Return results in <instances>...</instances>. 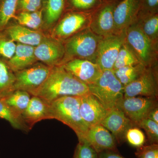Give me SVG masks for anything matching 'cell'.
I'll return each instance as SVG.
<instances>
[{
	"mask_svg": "<svg viewBox=\"0 0 158 158\" xmlns=\"http://www.w3.org/2000/svg\"><path fill=\"white\" fill-rule=\"evenodd\" d=\"M89 93L88 85L79 81L62 65L52 67L44 82L32 93L50 103L64 96H82Z\"/></svg>",
	"mask_w": 158,
	"mask_h": 158,
	"instance_id": "1",
	"label": "cell"
},
{
	"mask_svg": "<svg viewBox=\"0 0 158 158\" xmlns=\"http://www.w3.org/2000/svg\"><path fill=\"white\" fill-rule=\"evenodd\" d=\"M80 97H62L50 103L51 118L69 127L76 134L79 142L85 140L89 129L80 114Z\"/></svg>",
	"mask_w": 158,
	"mask_h": 158,
	"instance_id": "2",
	"label": "cell"
},
{
	"mask_svg": "<svg viewBox=\"0 0 158 158\" xmlns=\"http://www.w3.org/2000/svg\"><path fill=\"white\" fill-rule=\"evenodd\" d=\"M102 37L89 27L84 29L63 42L65 55L62 64L74 59H83L95 63L99 44Z\"/></svg>",
	"mask_w": 158,
	"mask_h": 158,
	"instance_id": "3",
	"label": "cell"
},
{
	"mask_svg": "<svg viewBox=\"0 0 158 158\" xmlns=\"http://www.w3.org/2000/svg\"><path fill=\"white\" fill-rule=\"evenodd\" d=\"M88 87L89 93L109 111L116 107L117 103L124 95V86L116 78L113 70L103 71L101 77Z\"/></svg>",
	"mask_w": 158,
	"mask_h": 158,
	"instance_id": "4",
	"label": "cell"
},
{
	"mask_svg": "<svg viewBox=\"0 0 158 158\" xmlns=\"http://www.w3.org/2000/svg\"><path fill=\"white\" fill-rule=\"evenodd\" d=\"M125 40L145 67L158 65V44L152 42L134 22L125 31Z\"/></svg>",
	"mask_w": 158,
	"mask_h": 158,
	"instance_id": "5",
	"label": "cell"
},
{
	"mask_svg": "<svg viewBox=\"0 0 158 158\" xmlns=\"http://www.w3.org/2000/svg\"><path fill=\"white\" fill-rule=\"evenodd\" d=\"M91 12L65 11L49 35L63 43L90 25Z\"/></svg>",
	"mask_w": 158,
	"mask_h": 158,
	"instance_id": "6",
	"label": "cell"
},
{
	"mask_svg": "<svg viewBox=\"0 0 158 158\" xmlns=\"http://www.w3.org/2000/svg\"><path fill=\"white\" fill-rule=\"evenodd\" d=\"M52 67L38 62L28 68L14 73L15 79L13 91L24 90L31 95L45 81Z\"/></svg>",
	"mask_w": 158,
	"mask_h": 158,
	"instance_id": "7",
	"label": "cell"
},
{
	"mask_svg": "<svg viewBox=\"0 0 158 158\" xmlns=\"http://www.w3.org/2000/svg\"><path fill=\"white\" fill-rule=\"evenodd\" d=\"M120 0H106L91 12L89 28L104 37L115 34L114 11Z\"/></svg>",
	"mask_w": 158,
	"mask_h": 158,
	"instance_id": "8",
	"label": "cell"
},
{
	"mask_svg": "<svg viewBox=\"0 0 158 158\" xmlns=\"http://www.w3.org/2000/svg\"><path fill=\"white\" fill-rule=\"evenodd\" d=\"M136 96L158 99V65L146 67L138 79L124 87L123 97Z\"/></svg>",
	"mask_w": 158,
	"mask_h": 158,
	"instance_id": "9",
	"label": "cell"
},
{
	"mask_svg": "<svg viewBox=\"0 0 158 158\" xmlns=\"http://www.w3.org/2000/svg\"><path fill=\"white\" fill-rule=\"evenodd\" d=\"M158 99L142 96L123 98L116 107L121 110L137 127L138 123L147 118L150 111L158 106Z\"/></svg>",
	"mask_w": 158,
	"mask_h": 158,
	"instance_id": "10",
	"label": "cell"
},
{
	"mask_svg": "<svg viewBox=\"0 0 158 158\" xmlns=\"http://www.w3.org/2000/svg\"><path fill=\"white\" fill-rule=\"evenodd\" d=\"M125 37V31L102 38L98 44L95 58V63L102 70H113L119 49Z\"/></svg>",
	"mask_w": 158,
	"mask_h": 158,
	"instance_id": "11",
	"label": "cell"
},
{
	"mask_svg": "<svg viewBox=\"0 0 158 158\" xmlns=\"http://www.w3.org/2000/svg\"><path fill=\"white\" fill-rule=\"evenodd\" d=\"M34 54L38 62L50 67L61 65L65 55L64 45L63 43L47 35L35 47Z\"/></svg>",
	"mask_w": 158,
	"mask_h": 158,
	"instance_id": "12",
	"label": "cell"
},
{
	"mask_svg": "<svg viewBox=\"0 0 158 158\" xmlns=\"http://www.w3.org/2000/svg\"><path fill=\"white\" fill-rule=\"evenodd\" d=\"M62 65L76 78L88 86L96 81L103 72L96 63L86 59H72Z\"/></svg>",
	"mask_w": 158,
	"mask_h": 158,
	"instance_id": "13",
	"label": "cell"
},
{
	"mask_svg": "<svg viewBox=\"0 0 158 158\" xmlns=\"http://www.w3.org/2000/svg\"><path fill=\"white\" fill-rule=\"evenodd\" d=\"M80 114L89 128L101 124L109 113L107 110L91 94L80 97Z\"/></svg>",
	"mask_w": 158,
	"mask_h": 158,
	"instance_id": "14",
	"label": "cell"
},
{
	"mask_svg": "<svg viewBox=\"0 0 158 158\" xmlns=\"http://www.w3.org/2000/svg\"><path fill=\"white\" fill-rule=\"evenodd\" d=\"M140 8V0H120L114 11L115 34L126 31L135 20Z\"/></svg>",
	"mask_w": 158,
	"mask_h": 158,
	"instance_id": "15",
	"label": "cell"
},
{
	"mask_svg": "<svg viewBox=\"0 0 158 158\" xmlns=\"http://www.w3.org/2000/svg\"><path fill=\"white\" fill-rule=\"evenodd\" d=\"M101 124L110 131L118 143L126 141L128 130L136 126L122 111L116 107L109 111Z\"/></svg>",
	"mask_w": 158,
	"mask_h": 158,
	"instance_id": "16",
	"label": "cell"
},
{
	"mask_svg": "<svg viewBox=\"0 0 158 158\" xmlns=\"http://www.w3.org/2000/svg\"><path fill=\"white\" fill-rule=\"evenodd\" d=\"M2 31L16 43L34 47L39 44L48 35L42 31L32 30L11 21Z\"/></svg>",
	"mask_w": 158,
	"mask_h": 158,
	"instance_id": "17",
	"label": "cell"
},
{
	"mask_svg": "<svg viewBox=\"0 0 158 158\" xmlns=\"http://www.w3.org/2000/svg\"><path fill=\"white\" fill-rule=\"evenodd\" d=\"M83 141L88 142L98 153L104 151L116 150L117 141L116 139L110 131L101 124L89 128Z\"/></svg>",
	"mask_w": 158,
	"mask_h": 158,
	"instance_id": "18",
	"label": "cell"
},
{
	"mask_svg": "<svg viewBox=\"0 0 158 158\" xmlns=\"http://www.w3.org/2000/svg\"><path fill=\"white\" fill-rule=\"evenodd\" d=\"M22 116L26 124L31 130L39 122L52 119L50 104L39 97L32 96Z\"/></svg>",
	"mask_w": 158,
	"mask_h": 158,
	"instance_id": "19",
	"label": "cell"
},
{
	"mask_svg": "<svg viewBox=\"0 0 158 158\" xmlns=\"http://www.w3.org/2000/svg\"><path fill=\"white\" fill-rule=\"evenodd\" d=\"M65 0H43L42 31L49 35L65 10Z\"/></svg>",
	"mask_w": 158,
	"mask_h": 158,
	"instance_id": "20",
	"label": "cell"
},
{
	"mask_svg": "<svg viewBox=\"0 0 158 158\" xmlns=\"http://www.w3.org/2000/svg\"><path fill=\"white\" fill-rule=\"evenodd\" d=\"M16 44L14 55L10 59L5 60L14 73L28 68L38 62L34 54L35 47Z\"/></svg>",
	"mask_w": 158,
	"mask_h": 158,
	"instance_id": "21",
	"label": "cell"
},
{
	"mask_svg": "<svg viewBox=\"0 0 158 158\" xmlns=\"http://www.w3.org/2000/svg\"><path fill=\"white\" fill-rule=\"evenodd\" d=\"M134 22L151 41L158 44V13L138 14Z\"/></svg>",
	"mask_w": 158,
	"mask_h": 158,
	"instance_id": "22",
	"label": "cell"
},
{
	"mask_svg": "<svg viewBox=\"0 0 158 158\" xmlns=\"http://www.w3.org/2000/svg\"><path fill=\"white\" fill-rule=\"evenodd\" d=\"M0 118L8 121L15 129L26 132L31 130L25 122L22 116L12 110L2 98H0Z\"/></svg>",
	"mask_w": 158,
	"mask_h": 158,
	"instance_id": "23",
	"label": "cell"
},
{
	"mask_svg": "<svg viewBox=\"0 0 158 158\" xmlns=\"http://www.w3.org/2000/svg\"><path fill=\"white\" fill-rule=\"evenodd\" d=\"M14 73L4 59L0 58V98H4L13 91L15 81Z\"/></svg>",
	"mask_w": 158,
	"mask_h": 158,
	"instance_id": "24",
	"label": "cell"
},
{
	"mask_svg": "<svg viewBox=\"0 0 158 158\" xmlns=\"http://www.w3.org/2000/svg\"><path fill=\"white\" fill-rule=\"evenodd\" d=\"M13 20H15L16 23L20 25L35 31H42L43 16L41 9L32 12H19L16 14Z\"/></svg>",
	"mask_w": 158,
	"mask_h": 158,
	"instance_id": "25",
	"label": "cell"
},
{
	"mask_svg": "<svg viewBox=\"0 0 158 158\" xmlns=\"http://www.w3.org/2000/svg\"><path fill=\"white\" fill-rule=\"evenodd\" d=\"M32 95L27 91L15 90L3 98L9 106L22 116L28 106Z\"/></svg>",
	"mask_w": 158,
	"mask_h": 158,
	"instance_id": "26",
	"label": "cell"
},
{
	"mask_svg": "<svg viewBox=\"0 0 158 158\" xmlns=\"http://www.w3.org/2000/svg\"><path fill=\"white\" fill-rule=\"evenodd\" d=\"M146 68L143 64L139 63L113 70L116 78L124 87L138 79Z\"/></svg>",
	"mask_w": 158,
	"mask_h": 158,
	"instance_id": "27",
	"label": "cell"
},
{
	"mask_svg": "<svg viewBox=\"0 0 158 158\" xmlns=\"http://www.w3.org/2000/svg\"><path fill=\"white\" fill-rule=\"evenodd\" d=\"M139 63H141L135 54L125 40L119 49L113 70L125 66L137 65Z\"/></svg>",
	"mask_w": 158,
	"mask_h": 158,
	"instance_id": "28",
	"label": "cell"
},
{
	"mask_svg": "<svg viewBox=\"0 0 158 158\" xmlns=\"http://www.w3.org/2000/svg\"><path fill=\"white\" fill-rule=\"evenodd\" d=\"M19 0H0V31L14 19Z\"/></svg>",
	"mask_w": 158,
	"mask_h": 158,
	"instance_id": "29",
	"label": "cell"
},
{
	"mask_svg": "<svg viewBox=\"0 0 158 158\" xmlns=\"http://www.w3.org/2000/svg\"><path fill=\"white\" fill-rule=\"evenodd\" d=\"M102 2V0H65V11L92 12Z\"/></svg>",
	"mask_w": 158,
	"mask_h": 158,
	"instance_id": "30",
	"label": "cell"
},
{
	"mask_svg": "<svg viewBox=\"0 0 158 158\" xmlns=\"http://www.w3.org/2000/svg\"><path fill=\"white\" fill-rule=\"evenodd\" d=\"M137 127L145 131L150 144H158V123L146 118L140 122Z\"/></svg>",
	"mask_w": 158,
	"mask_h": 158,
	"instance_id": "31",
	"label": "cell"
},
{
	"mask_svg": "<svg viewBox=\"0 0 158 158\" xmlns=\"http://www.w3.org/2000/svg\"><path fill=\"white\" fill-rule=\"evenodd\" d=\"M16 46V43L0 31V58L4 60L10 59L14 55Z\"/></svg>",
	"mask_w": 158,
	"mask_h": 158,
	"instance_id": "32",
	"label": "cell"
},
{
	"mask_svg": "<svg viewBox=\"0 0 158 158\" xmlns=\"http://www.w3.org/2000/svg\"><path fill=\"white\" fill-rule=\"evenodd\" d=\"M125 140L130 145L138 148L144 145L145 136L140 128L134 126L128 130Z\"/></svg>",
	"mask_w": 158,
	"mask_h": 158,
	"instance_id": "33",
	"label": "cell"
},
{
	"mask_svg": "<svg viewBox=\"0 0 158 158\" xmlns=\"http://www.w3.org/2000/svg\"><path fill=\"white\" fill-rule=\"evenodd\" d=\"M74 158H98V153L86 141L79 142Z\"/></svg>",
	"mask_w": 158,
	"mask_h": 158,
	"instance_id": "34",
	"label": "cell"
},
{
	"mask_svg": "<svg viewBox=\"0 0 158 158\" xmlns=\"http://www.w3.org/2000/svg\"><path fill=\"white\" fill-rule=\"evenodd\" d=\"M43 0H19L16 13L39 11L42 8Z\"/></svg>",
	"mask_w": 158,
	"mask_h": 158,
	"instance_id": "35",
	"label": "cell"
},
{
	"mask_svg": "<svg viewBox=\"0 0 158 158\" xmlns=\"http://www.w3.org/2000/svg\"><path fill=\"white\" fill-rule=\"evenodd\" d=\"M158 13V0H140V8L138 14Z\"/></svg>",
	"mask_w": 158,
	"mask_h": 158,
	"instance_id": "36",
	"label": "cell"
},
{
	"mask_svg": "<svg viewBox=\"0 0 158 158\" xmlns=\"http://www.w3.org/2000/svg\"><path fill=\"white\" fill-rule=\"evenodd\" d=\"M138 158H158V144L143 145L136 152Z\"/></svg>",
	"mask_w": 158,
	"mask_h": 158,
	"instance_id": "37",
	"label": "cell"
},
{
	"mask_svg": "<svg viewBox=\"0 0 158 158\" xmlns=\"http://www.w3.org/2000/svg\"><path fill=\"white\" fill-rule=\"evenodd\" d=\"M98 158H126L118 154L116 151L107 150L98 153Z\"/></svg>",
	"mask_w": 158,
	"mask_h": 158,
	"instance_id": "38",
	"label": "cell"
},
{
	"mask_svg": "<svg viewBox=\"0 0 158 158\" xmlns=\"http://www.w3.org/2000/svg\"><path fill=\"white\" fill-rule=\"evenodd\" d=\"M147 118L158 123V106L155 107L148 113Z\"/></svg>",
	"mask_w": 158,
	"mask_h": 158,
	"instance_id": "39",
	"label": "cell"
},
{
	"mask_svg": "<svg viewBox=\"0 0 158 158\" xmlns=\"http://www.w3.org/2000/svg\"><path fill=\"white\" fill-rule=\"evenodd\" d=\"M102 1H103H103H106V0H102Z\"/></svg>",
	"mask_w": 158,
	"mask_h": 158,
	"instance_id": "40",
	"label": "cell"
}]
</instances>
